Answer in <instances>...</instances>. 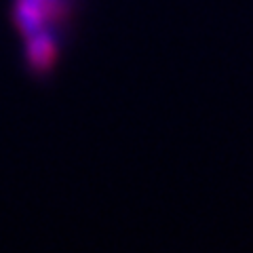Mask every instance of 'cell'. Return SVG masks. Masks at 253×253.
I'll use <instances>...</instances> for the list:
<instances>
[{"label":"cell","instance_id":"2","mask_svg":"<svg viewBox=\"0 0 253 253\" xmlns=\"http://www.w3.org/2000/svg\"><path fill=\"white\" fill-rule=\"evenodd\" d=\"M26 61L34 72H46L59 53V34L57 32H41L26 36Z\"/></svg>","mask_w":253,"mask_h":253},{"label":"cell","instance_id":"1","mask_svg":"<svg viewBox=\"0 0 253 253\" xmlns=\"http://www.w3.org/2000/svg\"><path fill=\"white\" fill-rule=\"evenodd\" d=\"M72 0H13V21L26 38L41 32H57L68 19Z\"/></svg>","mask_w":253,"mask_h":253}]
</instances>
